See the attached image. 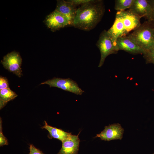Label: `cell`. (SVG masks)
Returning <instances> with one entry per match:
<instances>
[{
	"instance_id": "obj_3",
	"label": "cell",
	"mask_w": 154,
	"mask_h": 154,
	"mask_svg": "<svg viewBox=\"0 0 154 154\" xmlns=\"http://www.w3.org/2000/svg\"><path fill=\"white\" fill-rule=\"evenodd\" d=\"M126 36L145 51L154 45V25L145 21Z\"/></svg>"
},
{
	"instance_id": "obj_1",
	"label": "cell",
	"mask_w": 154,
	"mask_h": 154,
	"mask_svg": "<svg viewBox=\"0 0 154 154\" xmlns=\"http://www.w3.org/2000/svg\"><path fill=\"white\" fill-rule=\"evenodd\" d=\"M105 11L103 1L93 0L78 8L73 26L84 31L94 29L100 22Z\"/></svg>"
},
{
	"instance_id": "obj_18",
	"label": "cell",
	"mask_w": 154,
	"mask_h": 154,
	"mask_svg": "<svg viewBox=\"0 0 154 154\" xmlns=\"http://www.w3.org/2000/svg\"><path fill=\"white\" fill-rule=\"evenodd\" d=\"M9 88L8 80L6 78L1 76L0 77V90Z\"/></svg>"
},
{
	"instance_id": "obj_11",
	"label": "cell",
	"mask_w": 154,
	"mask_h": 154,
	"mask_svg": "<svg viewBox=\"0 0 154 154\" xmlns=\"http://www.w3.org/2000/svg\"><path fill=\"white\" fill-rule=\"evenodd\" d=\"M72 134L64 140L62 142L61 149L57 154H78L79 150L80 141L78 135Z\"/></svg>"
},
{
	"instance_id": "obj_7",
	"label": "cell",
	"mask_w": 154,
	"mask_h": 154,
	"mask_svg": "<svg viewBox=\"0 0 154 154\" xmlns=\"http://www.w3.org/2000/svg\"><path fill=\"white\" fill-rule=\"evenodd\" d=\"M22 59L19 54L13 51L4 56L1 62L6 69L20 77L22 74Z\"/></svg>"
},
{
	"instance_id": "obj_19",
	"label": "cell",
	"mask_w": 154,
	"mask_h": 154,
	"mask_svg": "<svg viewBox=\"0 0 154 154\" xmlns=\"http://www.w3.org/2000/svg\"><path fill=\"white\" fill-rule=\"evenodd\" d=\"M93 0H68L67 1L76 6L81 5L92 1Z\"/></svg>"
},
{
	"instance_id": "obj_20",
	"label": "cell",
	"mask_w": 154,
	"mask_h": 154,
	"mask_svg": "<svg viewBox=\"0 0 154 154\" xmlns=\"http://www.w3.org/2000/svg\"><path fill=\"white\" fill-rule=\"evenodd\" d=\"M29 149L30 152L29 154H44L41 151L32 144L30 145Z\"/></svg>"
},
{
	"instance_id": "obj_4",
	"label": "cell",
	"mask_w": 154,
	"mask_h": 154,
	"mask_svg": "<svg viewBox=\"0 0 154 154\" xmlns=\"http://www.w3.org/2000/svg\"><path fill=\"white\" fill-rule=\"evenodd\" d=\"M96 45L100 50L101 55L98 67L103 66L106 58L108 56L112 54H116L119 51L116 45V41L105 30L101 33Z\"/></svg>"
},
{
	"instance_id": "obj_13",
	"label": "cell",
	"mask_w": 154,
	"mask_h": 154,
	"mask_svg": "<svg viewBox=\"0 0 154 154\" xmlns=\"http://www.w3.org/2000/svg\"><path fill=\"white\" fill-rule=\"evenodd\" d=\"M44 124L42 127V129L47 130L49 133V137L51 138L58 139L62 142L71 134V133L65 132L60 129L49 125L44 121Z\"/></svg>"
},
{
	"instance_id": "obj_22",
	"label": "cell",
	"mask_w": 154,
	"mask_h": 154,
	"mask_svg": "<svg viewBox=\"0 0 154 154\" xmlns=\"http://www.w3.org/2000/svg\"><path fill=\"white\" fill-rule=\"evenodd\" d=\"M153 154H154V153H153Z\"/></svg>"
},
{
	"instance_id": "obj_6",
	"label": "cell",
	"mask_w": 154,
	"mask_h": 154,
	"mask_svg": "<svg viewBox=\"0 0 154 154\" xmlns=\"http://www.w3.org/2000/svg\"><path fill=\"white\" fill-rule=\"evenodd\" d=\"M45 23L52 31L66 26H73L72 22L66 16L55 10L47 16Z\"/></svg>"
},
{
	"instance_id": "obj_14",
	"label": "cell",
	"mask_w": 154,
	"mask_h": 154,
	"mask_svg": "<svg viewBox=\"0 0 154 154\" xmlns=\"http://www.w3.org/2000/svg\"><path fill=\"white\" fill-rule=\"evenodd\" d=\"M17 96L16 94L9 88L0 90V109H1L7 103Z\"/></svg>"
},
{
	"instance_id": "obj_5",
	"label": "cell",
	"mask_w": 154,
	"mask_h": 154,
	"mask_svg": "<svg viewBox=\"0 0 154 154\" xmlns=\"http://www.w3.org/2000/svg\"><path fill=\"white\" fill-rule=\"evenodd\" d=\"M48 84L50 87H57L77 95H81L84 92L79 87L76 82L70 78L54 77L40 84Z\"/></svg>"
},
{
	"instance_id": "obj_9",
	"label": "cell",
	"mask_w": 154,
	"mask_h": 154,
	"mask_svg": "<svg viewBox=\"0 0 154 154\" xmlns=\"http://www.w3.org/2000/svg\"><path fill=\"white\" fill-rule=\"evenodd\" d=\"M124 129L119 123H115L105 127L104 129L95 137H99L101 140L109 141L113 140H121Z\"/></svg>"
},
{
	"instance_id": "obj_16",
	"label": "cell",
	"mask_w": 154,
	"mask_h": 154,
	"mask_svg": "<svg viewBox=\"0 0 154 154\" xmlns=\"http://www.w3.org/2000/svg\"><path fill=\"white\" fill-rule=\"evenodd\" d=\"M143 55L146 63L154 64V45L145 51Z\"/></svg>"
},
{
	"instance_id": "obj_10",
	"label": "cell",
	"mask_w": 154,
	"mask_h": 154,
	"mask_svg": "<svg viewBox=\"0 0 154 154\" xmlns=\"http://www.w3.org/2000/svg\"><path fill=\"white\" fill-rule=\"evenodd\" d=\"M118 50H122L133 54H143L145 51L126 36L118 37L116 40Z\"/></svg>"
},
{
	"instance_id": "obj_2",
	"label": "cell",
	"mask_w": 154,
	"mask_h": 154,
	"mask_svg": "<svg viewBox=\"0 0 154 154\" xmlns=\"http://www.w3.org/2000/svg\"><path fill=\"white\" fill-rule=\"evenodd\" d=\"M141 18L129 9L117 11L114 22L107 31L116 41L118 37L125 36L140 25Z\"/></svg>"
},
{
	"instance_id": "obj_8",
	"label": "cell",
	"mask_w": 154,
	"mask_h": 154,
	"mask_svg": "<svg viewBox=\"0 0 154 154\" xmlns=\"http://www.w3.org/2000/svg\"><path fill=\"white\" fill-rule=\"evenodd\" d=\"M128 9L140 18L144 17L151 23L152 9L148 0H134Z\"/></svg>"
},
{
	"instance_id": "obj_21",
	"label": "cell",
	"mask_w": 154,
	"mask_h": 154,
	"mask_svg": "<svg viewBox=\"0 0 154 154\" xmlns=\"http://www.w3.org/2000/svg\"><path fill=\"white\" fill-rule=\"evenodd\" d=\"M152 9V21L151 23L154 25V0H148Z\"/></svg>"
},
{
	"instance_id": "obj_15",
	"label": "cell",
	"mask_w": 154,
	"mask_h": 154,
	"mask_svg": "<svg viewBox=\"0 0 154 154\" xmlns=\"http://www.w3.org/2000/svg\"><path fill=\"white\" fill-rule=\"evenodd\" d=\"M115 1V9L117 11H121L129 9L134 0H116Z\"/></svg>"
},
{
	"instance_id": "obj_12",
	"label": "cell",
	"mask_w": 154,
	"mask_h": 154,
	"mask_svg": "<svg viewBox=\"0 0 154 154\" xmlns=\"http://www.w3.org/2000/svg\"><path fill=\"white\" fill-rule=\"evenodd\" d=\"M78 8L67 1L58 0L55 10L66 16L73 23Z\"/></svg>"
},
{
	"instance_id": "obj_17",
	"label": "cell",
	"mask_w": 154,
	"mask_h": 154,
	"mask_svg": "<svg viewBox=\"0 0 154 154\" xmlns=\"http://www.w3.org/2000/svg\"><path fill=\"white\" fill-rule=\"evenodd\" d=\"M8 142L6 138L3 133L2 121L1 118L0 119V146L7 145Z\"/></svg>"
}]
</instances>
